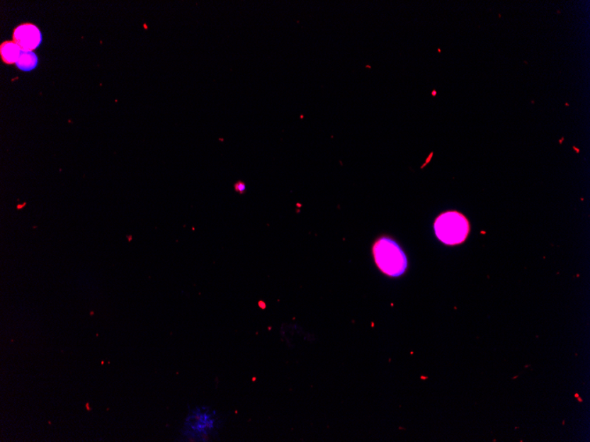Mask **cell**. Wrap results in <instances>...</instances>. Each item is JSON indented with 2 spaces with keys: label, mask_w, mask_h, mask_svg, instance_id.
Instances as JSON below:
<instances>
[{
  "label": "cell",
  "mask_w": 590,
  "mask_h": 442,
  "mask_svg": "<svg viewBox=\"0 0 590 442\" xmlns=\"http://www.w3.org/2000/svg\"><path fill=\"white\" fill-rule=\"evenodd\" d=\"M379 271L391 278H399L407 271V258L402 248L388 236L381 237L372 248Z\"/></svg>",
  "instance_id": "6da1fadb"
},
{
  "label": "cell",
  "mask_w": 590,
  "mask_h": 442,
  "mask_svg": "<svg viewBox=\"0 0 590 442\" xmlns=\"http://www.w3.org/2000/svg\"><path fill=\"white\" fill-rule=\"evenodd\" d=\"M13 38L21 50L33 52L41 45L42 33L35 25L23 23L14 30Z\"/></svg>",
  "instance_id": "277c9868"
},
{
  "label": "cell",
  "mask_w": 590,
  "mask_h": 442,
  "mask_svg": "<svg viewBox=\"0 0 590 442\" xmlns=\"http://www.w3.org/2000/svg\"><path fill=\"white\" fill-rule=\"evenodd\" d=\"M16 64V67L19 68L20 70L23 72H30L34 70L35 68L38 67V57L37 54L34 52H27V50H23L19 60H17Z\"/></svg>",
  "instance_id": "8992f818"
},
{
  "label": "cell",
  "mask_w": 590,
  "mask_h": 442,
  "mask_svg": "<svg viewBox=\"0 0 590 442\" xmlns=\"http://www.w3.org/2000/svg\"><path fill=\"white\" fill-rule=\"evenodd\" d=\"M234 188L236 192L241 193V195H243V193L246 192V185L244 184V183L238 182L237 184L235 185Z\"/></svg>",
  "instance_id": "52a82bcc"
},
{
  "label": "cell",
  "mask_w": 590,
  "mask_h": 442,
  "mask_svg": "<svg viewBox=\"0 0 590 442\" xmlns=\"http://www.w3.org/2000/svg\"><path fill=\"white\" fill-rule=\"evenodd\" d=\"M219 419L215 412L205 408L195 409L185 422V434L188 440H207L217 432Z\"/></svg>",
  "instance_id": "3957f363"
},
{
  "label": "cell",
  "mask_w": 590,
  "mask_h": 442,
  "mask_svg": "<svg viewBox=\"0 0 590 442\" xmlns=\"http://www.w3.org/2000/svg\"><path fill=\"white\" fill-rule=\"evenodd\" d=\"M21 52L20 46L14 41L4 42L0 46V55L4 62L6 64H14L19 60Z\"/></svg>",
  "instance_id": "5b68a950"
},
{
  "label": "cell",
  "mask_w": 590,
  "mask_h": 442,
  "mask_svg": "<svg viewBox=\"0 0 590 442\" xmlns=\"http://www.w3.org/2000/svg\"><path fill=\"white\" fill-rule=\"evenodd\" d=\"M436 236L446 245H460L467 239L470 232V225L464 215L457 211H448L436 219L434 224Z\"/></svg>",
  "instance_id": "7a4b0ae2"
}]
</instances>
